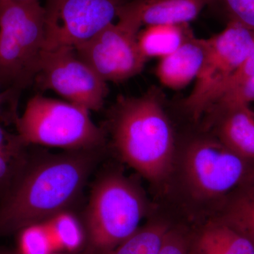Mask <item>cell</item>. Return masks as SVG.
<instances>
[{
    "label": "cell",
    "instance_id": "6da1fadb",
    "mask_svg": "<svg viewBox=\"0 0 254 254\" xmlns=\"http://www.w3.org/2000/svg\"><path fill=\"white\" fill-rule=\"evenodd\" d=\"M95 158V149L67 150L39 163L28 159L0 198V237L65 212L81 193Z\"/></svg>",
    "mask_w": 254,
    "mask_h": 254
},
{
    "label": "cell",
    "instance_id": "8fae6325",
    "mask_svg": "<svg viewBox=\"0 0 254 254\" xmlns=\"http://www.w3.org/2000/svg\"><path fill=\"white\" fill-rule=\"evenodd\" d=\"M215 138L234 153L254 164V111L250 105L228 107L210 115Z\"/></svg>",
    "mask_w": 254,
    "mask_h": 254
},
{
    "label": "cell",
    "instance_id": "7402d4cb",
    "mask_svg": "<svg viewBox=\"0 0 254 254\" xmlns=\"http://www.w3.org/2000/svg\"><path fill=\"white\" fill-rule=\"evenodd\" d=\"M190 234L171 227L158 254H190Z\"/></svg>",
    "mask_w": 254,
    "mask_h": 254
},
{
    "label": "cell",
    "instance_id": "9c48e42d",
    "mask_svg": "<svg viewBox=\"0 0 254 254\" xmlns=\"http://www.w3.org/2000/svg\"><path fill=\"white\" fill-rule=\"evenodd\" d=\"M125 0H48L45 50L76 48L113 23Z\"/></svg>",
    "mask_w": 254,
    "mask_h": 254
},
{
    "label": "cell",
    "instance_id": "e0dca14e",
    "mask_svg": "<svg viewBox=\"0 0 254 254\" xmlns=\"http://www.w3.org/2000/svg\"><path fill=\"white\" fill-rule=\"evenodd\" d=\"M25 144L17 133H11L0 125V198L27 163Z\"/></svg>",
    "mask_w": 254,
    "mask_h": 254
},
{
    "label": "cell",
    "instance_id": "7a4b0ae2",
    "mask_svg": "<svg viewBox=\"0 0 254 254\" xmlns=\"http://www.w3.org/2000/svg\"><path fill=\"white\" fill-rule=\"evenodd\" d=\"M164 98L163 92L156 86L140 96L121 95L110 116V131L119 155L153 184L168 178L176 153L175 133Z\"/></svg>",
    "mask_w": 254,
    "mask_h": 254
},
{
    "label": "cell",
    "instance_id": "9a60e30c",
    "mask_svg": "<svg viewBox=\"0 0 254 254\" xmlns=\"http://www.w3.org/2000/svg\"><path fill=\"white\" fill-rule=\"evenodd\" d=\"M193 34L189 23L145 26L138 33V48L147 60L162 59L178 49Z\"/></svg>",
    "mask_w": 254,
    "mask_h": 254
},
{
    "label": "cell",
    "instance_id": "52a82bcc",
    "mask_svg": "<svg viewBox=\"0 0 254 254\" xmlns=\"http://www.w3.org/2000/svg\"><path fill=\"white\" fill-rule=\"evenodd\" d=\"M254 41V31L236 22L205 39L206 52L195 86L183 100V107L194 120L206 114L226 91Z\"/></svg>",
    "mask_w": 254,
    "mask_h": 254
},
{
    "label": "cell",
    "instance_id": "4fadbf2b",
    "mask_svg": "<svg viewBox=\"0 0 254 254\" xmlns=\"http://www.w3.org/2000/svg\"><path fill=\"white\" fill-rule=\"evenodd\" d=\"M190 254H254L249 239L216 219L190 235Z\"/></svg>",
    "mask_w": 254,
    "mask_h": 254
},
{
    "label": "cell",
    "instance_id": "8992f818",
    "mask_svg": "<svg viewBox=\"0 0 254 254\" xmlns=\"http://www.w3.org/2000/svg\"><path fill=\"white\" fill-rule=\"evenodd\" d=\"M118 17V23L75 48L78 56L107 83L134 77L148 61L138 48V35L143 24L134 0L124 5Z\"/></svg>",
    "mask_w": 254,
    "mask_h": 254
},
{
    "label": "cell",
    "instance_id": "3957f363",
    "mask_svg": "<svg viewBox=\"0 0 254 254\" xmlns=\"http://www.w3.org/2000/svg\"><path fill=\"white\" fill-rule=\"evenodd\" d=\"M45 46V8L40 1L0 0V86L16 103L36 81Z\"/></svg>",
    "mask_w": 254,
    "mask_h": 254
},
{
    "label": "cell",
    "instance_id": "d6986e66",
    "mask_svg": "<svg viewBox=\"0 0 254 254\" xmlns=\"http://www.w3.org/2000/svg\"><path fill=\"white\" fill-rule=\"evenodd\" d=\"M53 252L61 249L62 252L75 253L83 245V234L76 218L63 213L42 222Z\"/></svg>",
    "mask_w": 254,
    "mask_h": 254
},
{
    "label": "cell",
    "instance_id": "d4e9b609",
    "mask_svg": "<svg viewBox=\"0 0 254 254\" xmlns=\"http://www.w3.org/2000/svg\"><path fill=\"white\" fill-rule=\"evenodd\" d=\"M0 254H17L15 253L14 251L6 250V249L0 248ZM50 254H76L71 252H58Z\"/></svg>",
    "mask_w": 254,
    "mask_h": 254
},
{
    "label": "cell",
    "instance_id": "277c9868",
    "mask_svg": "<svg viewBox=\"0 0 254 254\" xmlns=\"http://www.w3.org/2000/svg\"><path fill=\"white\" fill-rule=\"evenodd\" d=\"M148 211L139 187L121 174L97 182L86 215L88 254H108L139 229Z\"/></svg>",
    "mask_w": 254,
    "mask_h": 254
},
{
    "label": "cell",
    "instance_id": "5bb4252c",
    "mask_svg": "<svg viewBox=\"0 0 254 254\" xmlns=\"http://www.w3.org/2000/svg\"><path fill=\"white\" fill-rule=\"evenodd\" d=\"M142 24H187L194 20L211 0H134Z\"/></svg>",
    "mask_w": 254,
    "mask_h": 254
},
{
    "label": "cell",
    "instance_id": "484cf974",
    "mask_svg": "<svg viewBox=\"0 0 254 254\" xmlns=\"http://www.w3.org/2000/svg\"><path fill=\"white\" fill-rule=\"evenodd\" d=\"M9 1H18V2H27V1H40V0H9Z\"/></svg>",
    "mask_w": 254,
    "mask_h": 254
},
{
    "label": "cell",
    "instance_id": "ffe728a7",
    "mask_svg": "<svg viewBox=\"0 0 254 254\" xmlns=\"http://www.w3.org/2000/svg\"><path fill=\"white\" fill-rule=\"evenodd\" d=\"M209 6L221 11L228 22L240 23L254 31V0H211Z\"/></svg>",
    "mask_w": 254,
    "mask_h": 254
},
{
    "label": "cell",
    "instance_id": "ba28073f",
    "mask_svg": "<svg viewBox=\"0 0 254 254\" xmlns=\"http://www.w3.org/2000/svg\"><path fill=\"white\" fill-rule=\"evenodd\" d=\"M187 187L197 199L224 200L254 178V164L229 150L216 138L190 141L182 155Z\"/></svg>",
    "mask_w": 254,
    "mask_h": 254
},
{
    "label": "cell",
    "instance_id": "7c38bea8",
    "mask_svg": "<svg viewBox=\"0 0 254 254\" xmlns=\"http://www.w3.org/2000/svg\"><path fill=\"white\" fill-rule=\"evenodd\" d=\"M205 52V39L191 35L178 49L160 59L155 74L164 86L173 90L182 89L198 76Z\"/></svg>",
    "mask_w": 254,
    "mask_h": 254
},
{
    "label": "cell",
    "instance_id": "603a6c76",
    "mask_svg": "<svg viewBox=\"0 0 254 254\" xmlns=\"http://www.w3.org/2000/svg\"><path fill=\"white\" fill-rule=\"evenodd\" d=\"M254 74V41L252 49L250 53L247 55L245 62L242 64V66L239 68L238 71L235 73L232 77L231 81L227 86L226 91L223 95L227 91H230L232 88H235L240 84L242 82L245 81L247 78L251 77Z\"/></svg>",
    "mask_w": 254,
    "mask_h": 254
},
{
    "label": "cell",
    "instance_id": "5b68a950",
    "mask_svg": "<svg viewBox=\"0 0 254 254\" xmlns=\"http://www.w3.org/2000/svg\"><path fill=\"white\" fill-rule=\"evenodd\" d=\"M90 113L69 102L36 95L15 120L16 133L27 145L95 150L104 143L105 133Z\"/></svg>",
    "mask_w": 254,
    "mask_h": 254
},
{
    "label": "cell",
    "instance_id": "ac0fdd59",
    "mask_svg": "<svg viewBox=\"0 0 254 254\" xmlns=\"http://www.w3.org/2000/svg\"><path fill=\"white\" fill-rule=\"evenodd\" d=\"M170 229L165 222H148L108 254H158Z\"/></svg>",
    "mask_w": 254,
    "mask_h": 254
},
{
    "label": "cell",
    "instance_id": "30bf717a",
    "mask_svg": "<svg viewBox=\"0 0 254 254\" xmlns=\"http://www.w3.org/2000/svg\"><path fill=\"white\" fill-rule=\"evenodd\" d=\"M35 82L90 112L103 108L109 91L108 83L68 47L45 50Z\"/></svg>",
    "mask_w": 254,
    "mask_h": 254
},
{
    "label": "cell",
    "instance_id": "cb8c5ba5",
    "mask_svg": "<svg viewBox=\"0 0 254 254\" xmlns=\"http://www.w3.org/2000/svg\"><path fill=\"white\" fill-rule=\"evenodd\" d=\"M16 108V105L13 103L9 93L0 86V119L14 123L18 116Z\"/></svg>",
    "mask_w": 254,
    "mask_h": 254
},
{
    "label": "cell",
    "instance_id": "2e32d148",
    "mask_svg": "<svg viewBox=\"0 0 254 254\" xmlns=\"http://www.w3.org/2000/svg\"><path fill=\"white\" fill-rule=\"evenodd\" d=\"M218 220L249 239L254 245V178L224 200Z\"/></svg>",
    "mask_w": 254,
    "mask_h": 254
},
{
    "label": "cell",
    "instance_id": "44dd1931",
    "mask_svg": "<svg viewBox=\"0 0 254 254\" xmlns=\"http://www.w3.org/2000/svg\"><path fill=\"white\" fill-rule=\"evenodd\" d=\"M254 101V74L238 86L227 91L207 112L211 115L220 110L237 105H250Z\"/></svg>",
    "mask_w": 254,
    "mask_h": 254
}]
</instances>
